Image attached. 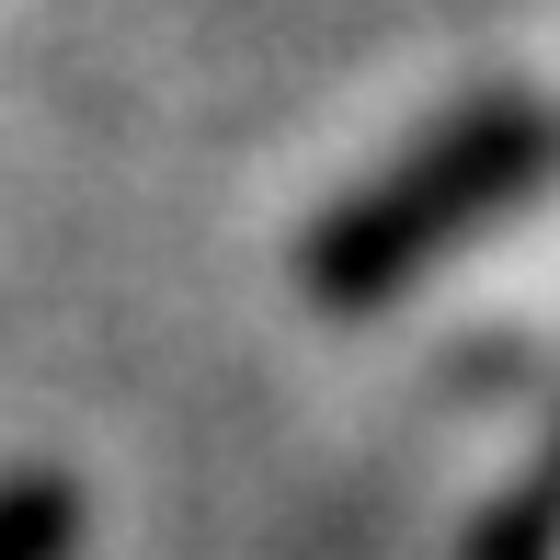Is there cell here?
<instances>
[{
  "instance_id": "1",
  "label": "cell",
  "mask_w": 560,
  "mask_h": 560,
  "mask_svg": "<svg viewBox=\"0 0 560 560\" xmlns=\"http://www.w3.org/2000/svg\"><path fill=\"white\" fill-rule=\"evenodd\" d=\"M560 172V115L538 92H480V104L435 115L400 161H377L332 218L298 241V287L320 310H389L400 287L469 252L492 218H515Z\"/></svg>"
},
{
  "instance_id": "2",
  "label": "cell",
  "mask_w": 560,
  "mask_h": 560,
  "mask_svg": "<svg viewBox=\"0 0 560 560\" xmlns=\"http://www.w3.org/2000/svg\"><path fill=\"white\" fill-rule=\"evenodd\" d=\"M69 549H81V480L0 469V560H69Z\"/></svg>"
},
{
  "instance_id": "3",
  "label": "cell",
  "mask_w": 560,
  "mask_h": 560,
  "mask_svg": "<svg viewBox=\"0 0 560 560\" xmlns=\"http://www.w3.org/2000/svg\"><path fill=\"white\" fill-rule=\"evenodd\" d=\"M469 560H560V492L538 480V492H515L503 515H480Z\"/></svg>"
},
{
  "instance_id": "4",
  "label": "cell",
  "mask_w": 560,
  "mask_h": 560,
  "mask_svg": "<svg viewBox=\"0 0 560 560\" xmlns=\"http://www.w3.org/2000/svg\"><path fill=\"white\" fill-rule=\"evenodd\" d=\"M549 492H560V469H549Z\"/></svg>"
}]
</instances>
